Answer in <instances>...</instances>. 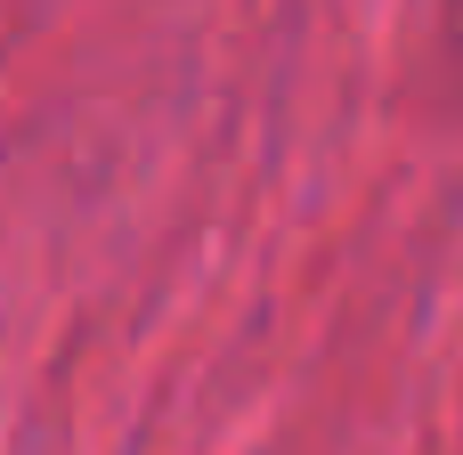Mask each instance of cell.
<instances>
[{
	"label": "cell",
	"instance_id": "cell-1",
	"mask_svg": "<svg viewBox=\"0 0 463 455\" xmlns=\"http://www.w3.org/2000/svg\"><path fill=\"white\" fill-rule=\"evenodd\" d=\"M448 49L463 57V0H448Z\"/></svg>",
	"mask_w": 463,
	"mask_h": 455
}]
</instances>
